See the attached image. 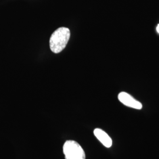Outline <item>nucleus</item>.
I'll return each instance as SVG.
<instances>
[{"label": "nucleus", "instance_id": "nucleus-3", "mask_svg": "<svg viewBox=\"0 0 159 159\" xmlns=\"http://www.w3.org/2000/svg\"><path fill=\"white\" fill-rule=\"evenodd\" d=\"M118 98L120 102L127 107L137 110H140L142 108V104L141 102L134 99L129 94L125 92L120 93Z\"/></svg>", "mask_w": 159, "mask_h": 159}, {"label": "nucleus", "instance_id": "nucleus-2", "mask_svg": "<svg viewBox=\"0 0 159 159\" xmlns=\"http://www.w3.org/2000/svg\"><path fill=\"white\" fill-rule=\"evenodd\" d=\"M65 159H85L83 148L74 140H67L63 148Z\"/></svg>", "mask_w": 159, "mask_h": 159}, {"label": "nucleus", "instance_id": "nucleus-5", "mask_svg": "<svg viewBox=\"0 0 159 159\" xmlns=\"http://www.w3.org/2000/svg\"><path fill=\"white\" fill-rule=\"evenodd\" d=\"M156 30H157V33H159V24L157 25V28H156Z\"/></svg>", "mask_w": 159, "mask_h": 159}, {"label": "nucleus", "instance_id": "nucleus-1", "mask_svg": "<svg viewBox=\"0 0 159 159\" xmlns=\"http://www.w3.org/2000/svg\"><path fill=\"white\" fill-rule=\"evenodd\" d=\"M70 31L68 28L60 27L51 35L50 46L51 51L57 54L63 51L68 43Z\"/></svg>", "mask_w": 159, "mask_h": 159}, {"label": "nucleus", "instance_id": "nucleus-4", "mask_svg": "<svg viewBox=\"0 0 159 159\" xmlns=\"http://www.w3.org/2000/svg\"><path fill=\"white\" fill-rule=\"evenodd\" d=\"M94 134L103 146L107 148L111 147L113 144L112 139L104 131L100 129H96L94 130Z\"/></svg>", "mask_w": 159, "mask_h": 159}]
</instances>
